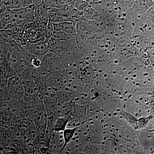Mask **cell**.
Instances as JSON below:
<instances>
[{
  "label": "cell",
  "instance_id": "1",
  "mask_svg": "<svg viewBox=\"0 0 154 154\" xmlns=\"http://www.w3.org/2000/svg\"><path fill=\"white\" fill-rule=\"evenodd\" d=\"M48 8L43 0L39 5H35L34 14L35 22H49Z\"/></svg>",
  "mask_w": 154,
  "mask_h": 154
},
{
  "label": "cell",
  "instance_id": "2",
  "mask_svg": "<svg viewBox=\"0 0 154 154\" xmlns=\"http://www.w3.org/2000/svg\"><path fill=\"white\" fill-rule=\"evenodd\" d=\"M29 49L37 55L45 54L50 50L49 41L45 40L41 42L32 43L30 45Z\"/></svg>",
  "mask_w": 154,
  "mask_h": 154
},
{
  "label": "cell",
  "instance_id": "3",
  "mask_svg": "<svg viewBox=\"0 0 154 154\" xmlns=\"http://www.w3.org/2000/svg\"><path fill=\"white\" fill-rule=\"evenodd\" d=\"M53 23L54 31L70 34L72 31V25L70 21H64L59 23Z\"/></svg>",
  "mask_w": 154,
  "mask_h": 154
},
{
  "label": "cell",
  "instance_id": "4",
  "mask_svg": "<svg viewBox=\"0 0 154 154\" xmlns=\"http://www.w3.org/2000/svg\"><path fill=\"white\" fill-rule=\"evenodd\" d=\"M43 2L48 8H60L66 4L63 0H43Z\"/></svg>",
  "mask_w": 154,
  "mask_h": 154
},
{
  "label": "cell",
  "instance_id": "5",
  "mask_svg": "<svg viewBox=\"0 0 154 154\" xmlns=\"http://www.w3.org/2000/svg\"><path fill=\"white\" fill-rule=\"evenodd\" d=\"M54 32V29L53 25L52 22L49 20L47 26L42 32V34L45 38V40L49 41L50 39L53 35Z\"/></svg>",
  "mask_w": 154,
  "mask_h": 154
},
{
  "label": "cell",
  "instance_id": "6",
  "mask_svg": "<svg viewBox=\"0 0 154 154\" xmlns=\"http://www.w3.org/2000/svg\"><path fill=\"white\" fill-rule=\"evenodd\" d=\"M32 4L34 5H37L42 2L43 0H30Z\"/></svg>",
  "mask_w": 154,
  "mask_h": 154
},
{
  "label": "cell",
  "instance_id": "7",
  "mask_svg": "<svg viewBox=\"0 0 154 154\" xmlns=\"http://www.w3.org/2000/svg\"><path fill=\"white\" fill-rule=\"evenodd\" d=\"M114 116H116V114H117V113H114Z\"/></svg>",
  "mask_w": 154,
  "mask_h": 154
},
{
  "label": "cell",
  "instance_id": "8",
  "mask_svg": "<svg viewBox=\"0 0 154 154\" xmlns=\"http://www.w3.org/2000/svg\"><path fill=\"white\" fill-rule=\"evenodd\" d=\"M104 116H106V114H104Z\"/></svg>",
  "mask_w": 154,
  "mask_h": 154
},
{
  "label": "cell",
  "instance_id": "9",
  "mask_svg": "<svg viewBox=\"0 0 154 154\" xmlns=\"http://www.w3.org/2000/svg\"><path fill=\"white\" fill-rule=\"evenodd\" d=\"M125 101H127V99H125Z\"/></svg>",
  "mask_w": 154,
  "mask_h": 154
}]
</instances>
